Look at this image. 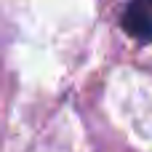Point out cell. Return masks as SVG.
Here are the masks:
<instances>
[{"instance_id": "1", "label": "cell", "mask_w": 152, "mask_h": 152, "mask_svg": "<svg viewBox=\"0 0 152 152\" xmlns=\"http://www.w3.org/2000/svg\"><path fill=\"white\" fill-rule=\"evenodd\" d=\"M123 29L136 40L152 43V0H128L123 11Z\"/></svg>"}]
</instances>
